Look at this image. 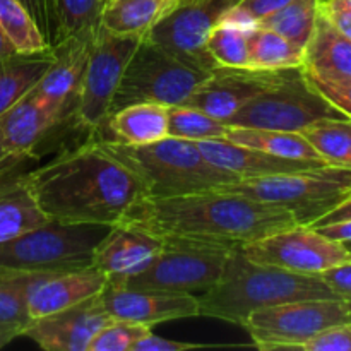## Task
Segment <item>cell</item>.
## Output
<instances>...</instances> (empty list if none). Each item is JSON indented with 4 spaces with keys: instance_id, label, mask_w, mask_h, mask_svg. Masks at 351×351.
Segmentation results:
<instances>
[{
    "instance_id": "1",
    "label": "cell",
    "mask_w": 351,
    "mask_h": 351,
    "mask_svg": "<svg viewBox=\"0 0 351 351\" xmlns=\"http://www.w3.org/2000/svg\"><path fill=\"white\" fill-rule=\"evenodd\" d=\"M41 211L60 223L117 225L141 199L144 182L103 141H88L24 173Z\"/></svg>"
},
{
    "instance_id": "2",
    "label": "cell",
    "mask_w": 351,
    "mask_h": 351,
    "mask_svg": "<svg viewBox=\"0 0 351 351\" xmlns=\"http://www.w3.org/2000/svg\"><path fill=\"white\" fill-rule=\"evenodd\" d=\"M120 223L160 239L209 243L232 250L297 225L291 213L280 206L221 189L177 197H144Z\"/></svg>"
},
{
    "instance_id": "3",
    "label": "cell",
    "mask_w": 351,
    "mask_h": 351,
    "mask_svg": "<svg viewBox=\"0 0 351 351\" xmlns=\"http://www.w3.org/2000/svg\"><path fill=\"white\" fill-rule=\"evenodd\" d=\"M312 298L338 297L321 276L256 264L247 259L242 250L235 249L228 256L218 283L202 291L197 300L199 315L242 328L254 311Z\"/></svg>"
},
{
    "instance_id": "4",
    "label": "cell",
    "mask_w": 351,
    "mask_h": 351,
    "mask_svg": "<svg viewBox=\"0 0 351 351\" xmlns=\"http://www.w3.org/2000/svg\"><path fill=\"white\" fill-rule=\"evenodd\" d=\"M101 141L117 160L144 182L147 197H177L213 191L240 180L237 175L213 165L194 141L167 136L144 146Z\"/></svg>"
},
{
    "instance_id": "5",
    "label": "cell",
    "mask_w": 351,
    "mask_h": 351,
    "mask_svg": "<svg viewBox=\"0 0 351 351\" xmlns=\"http://www.w3.org/2000/svg\"><path fill=\"white\" fill-rule=\"evenodd\" d=\"M110 228V225L99 223H60L50 219L38 228L0 243V269L65 273L93 266V252Z\"/></svg>"
},
{
    "instance_id": "6",
    "label": "cell",
    "mask_w": 351,
    "mask_h": 351,
    "mask_svg": "<svg viewBox=\"0 0 351 351\" xmlns=\"http://www.w3.org/2000/svg\"><path fill=\"white\" fill-rule=\"evenodd\" d=\"M221 191L249 195L291 213L297 225H312L351 195V168L324 165L295 173L242 178Z\"/></svg>"
},
{
    "instance_id": "7",
    "label": "cell",
    "mask_w": 351,
    "mask_h": 351,
    "mask_svg": "<svg viewBox=\"0 0 351 351\" xmlns=\"http://www.w3.org/2000/svg\"><path fill=\"white\" fill-rule=\"evenodd\" d=\"M209 74L211 71L187 64L160 43L143 36L123 71L110 115L134 103L184 105Z\"/></svg>"
},
{
    "instance_id": "8",
    "label": "cell",
    "mask_w": 351,
    "mask_h": 351,
    "mask_svg": "<svg viewBox=\"0 0 351 351\" xmlns=\"http://www.w3.org/2000/svg\"><path fill=\"white\" fill-rule=\"evenodd\" d=\"M322 119L346 117L317 91L304 67H295L283 81L250 99L225 123L243 129L302 132Z\"/></svg>"
},
{
    "instance_id": "9",
    "label": "cell",
    "mask_w": 351,
    "mask_h": 351,
    "mask_svg": "<svg viewBox=\"0 0 351 351\" xmlns=\"http://www.w3.org/2000/svg\"><path fill=\"white\" fill-rule=\"evenodd\" d=\"M343 322H351L350 304L341 298H312L254 311L242 328L259 350H302L322 329Z\"/></svg>"
},
{
    "instance_id": "10",
    "label": "cell",
    "mask_w": 351,
    "mask_h": 351,
    "mask_svg": "<svg viewBox=\"0 0 351 351\" xmlns=\"http://www.w3.org/2000/svg\"><path fill=\"white\" fill-rule=\"evenodd\" d=\"M163 249L156 259L136 276L119 285L130 288H151L167 291H206L221 278L232 249L163 239ZM235 250V249H233Z\"/></svg>"
},
{
    "instance_id": "11",
    "label": "cell",
    "mask_w": 351,
    "mask_h": 351,
    "mask_svg": "<svg viewBox=\"0 0 351 351\" xmlns=\"http://www.w3.org/2000/svg\"><path fill=\"white\" fill-rule=\"evenodd\" d=\"M139 41L141 38L137 36L110 33L99 24L93 38L88 67L74 108L79 125L91 130L106 125L123 71Z\"/></svg>"
},
{
    "instance_id": "12",
    "label": "cell",
    "mask_w": 351,
    "mask_h": 351,
    "mask_svg": "<svg viewBox=\"0 0 351 351\" xmlns=\"http://www.w3.org/2000/svg\"><path fill=\"white\" fill-rule=\"evenodd\" d=\"M240 250L256 264L315 276L351 259L345 243L322 235L317 228L308 225L280 230L247 243Z\"/></svg>"
},
{
    "instance_id": "13",
    "label": "cell",
    "mask_w": 351,
    "mask_h": 351,
    "mask_svg": "<svg viewBox=\"0 0 351 351\" xmlns=\"http://www.w3.org/2000/svg\"><path fill=\"white\" fill-rule=\"evenodd\" d=\"M240 0H178L146 34L187 64L204 71L216 67L206 48L209 33Z\"/></svg>"
},
{
    "instance_id": "14",
    "label": "cell",
    "mask_w": 351,
    "mask_h": 351,
    "mask_svg": "<svg viewBox=\"0 0 351 351\" xmlns=\"http://www.w3.org/2000/svg\"><path fill=\"white\" fill-rule=\"evenodd\" d=\"M290 72L291 69L267 71V69L218 65L184 105L194 106L221 122H226L250 99L283 81Z\"/></svg>"
},
{
    "instance_id": "15",
    "label": "cell",
    "mask_w": 351,
    "mask_h": 351,
    "mask_svg": "<svg viewBox=\"0 0 351 351\" xmlns=\"http://www.w3.org/2000/svg\"><path fill=\"white\" fill-rule=\"evenodd\" d=\"M106 314L112 319L153 326L178 319L199 317V300L185 291L130 288L108 283L99 293Z\"/></svg>"
},
{
    "instance_id": "16",
    "label": "cell",
    "mask_w": 351,
    "mask_h": 351,
    "mask_svg": "<svg viewBox=\"0 0 351 351\" xmlns=\"http://www.w3.org/2000/svg\"><path fill=\"white\" fill-rule=\"evenodd\" d=\"M95 33L72 34L51 45L50 65L33 88L34 95L57 117L58 122L71 106L75 108Z\"/></svg>"
},
{
    "instance_id": "17",
    "label": "cell",
    "mask_w": 351,
    "mask_h": 351,
    "mask_svg": "<svg viewBox=\"0 0 351 351\" xmlns=\"http://www.w3.org/2000/svg\"><path fill=\"white\" fill-rule=\"evenodd\" d=\"M110 321L98 293L64 311L33 319L24 336L47 351H88L93 338Z\"/></svg>"
},
{
    "instance_id": "18",
    "label": "cell",
    "mask_w": 351,
    "mask_h": 351,
    "mask_svg": "<svg viewBox=\"0 0 351 351\" xmlns=\"http://www.w3.org/2000/svg\"><path fill=\"white\" fill-rule=\"evenodd\" d=\"M163 239L136 226L117 223L93 252V266L108 283H122L143 273L163 249Z\"/></svg>"
},
{
    "instance_id": "19",
    "label": "cell",
    "mask_w": 351,
    "mask_h": 351,
    "mask_svg": "<svg viewBox=\"0 0 351 351\" xmlns=\"http://www.w3.org/2000/svg\"><path fill=\"white\" fill-rule=\"evenodd\" d=\"M106 276L95 266L65 273H36L27 288V307L33 319L64 311L101 293Z\"/></svg>"
},
{
    "instance_id": "20",
    "label": "cell",
    "mask_w": 351,
    "mask_h": 351,
    "mask_svg": "<svg viewBox=\"0 0 351 351\" xmlns=\"http://www.w3.org/2000/svg\"><path fill=\"white\" fill-rule=\"evenodd\" d=\"M202 154L216 167L230 171L242 178L271 177V175L295 173V171L311 170V168L324 167V161L307 160H288V158L274 156L266 151L254 149V147L240 146L228 139H209L199 141Z\"/></svg>"
},
{
    "instance_id": "21",
    "label": "cell",
    "mask_w": 351,
    "mask_h": 351,
    "mask_svg": "<svg viewBox=\"0 0 351 351\" xmlns=\"http://www.w3.org/2000/svg\"><path fill=\"white\" fill-rule=\"evenodd\" d=\"M55 123H58L57 117L31 89L0 115V136L9 158L24 163Z\"/></svg>"
},
{
    "instance_id": "22",
    "label": "cell",
    "mask_w": 351,
    "mask_h": 351,
    "mask_svg": "<svg viewBox=\"0 0 351 351\" xmlns=\"http://www.w3.org/2000/svg\"><path fill=\"white\" fill-rule=\"evenodd\" d=\"M304 71L322 81L351 79V40L319 9L312 36L304 48Z\"/></svg>"
},
{
    "instance_id": "23",
    "label": "cell",
    "mask_w": 351,
    "mask_h": 351,
    "mask_svg": "<svg viewBox=\"0 0 351 351\" xmlns=\"http://www.w3.org/2000/svg\"><path fill=\"white\" fill-rule=\"evenodd\" d=\"M50 221L41 211L24 173L0 177V243Z\"/></svg>"
},
{
    "instance_id": "24",
    "label": "cell",
    "mask_w": 351,
    "mask_h": 351,
    "mask_svg": "<svg viewBox=\"0 0 351 351\" xmlns=\"http://www.w3.org/2000/svg\"><path fill=\"white\" fill-rule=\"evenodd\" d=\"M167 110L158 103H134L110 115L106 125L119 143L144 146L168 136Z\"/></svg>"
},
{
    "instance_id": "25",
    "label": "cell",
    "mask_w": 351,
    "mask_h": 351,
    "mask_svg": "<svg viewBox=\"0 0 351 351\" xmlns=\"http://www.w3.org/2000/svg\"><path fill=\"white\" fill-rule=\"evenodd\" d=\"M178 0H110L101 12V27L119 36L143 38Z\"/></svg>"
},
{
    "instance_id": "26",
    "label": "cell",
    "mask_w": 351,
    "mask_h": 351,
    "mask_svg": "<svg viewBox=\"0 0 351 351\" xmlns=\"http://www.w3.org/2000/svg\"><path fill=\"white\" fill-rule=\"evenodd\" d=\"M50 62V48L38 53H14L0 60V115L40 82Z\"/></svg>"
},
{
    "instance_id": "27",
    "label": "cell",
    "mask_w": 351,
    "mask_h": 351,
    "mask_svg": "<svg viewBox=\"0 0 351 351\" xmlns=\"http://www.w3.org/2000/svg\"><path fill=\"white\" fill-rule=\"evenodd\" d=\"M225 139L240 144V146L266 151V153L274 154V156L288 158V160L324 161L319 156L317 151L312 147V144L302 136V132L230 127Z\"/></svg>"
},
{
    "instance_id": "28",
    "label": "cell",
    "mask_w": 351,
    "mask_h": 351,
    "mask_svg": "<svg viewBox=\"0 0 351 351\" xmlns=\"http://www.w3.org/2000/svg\"><path fill=\"white\" fill-rule=\"evenodd\" d=\"M36 273L0 269V335L24 336L33 317L27 307V288Z\"/></svg>"
},
{
    "instance_id": "29",
    "label": "cell",
    "mask_w": 351,
    "mask_h": 351,
    "mask_svg": "<svg viewBox=\"0 0 351 351\" xmlns=\"http://www.w3.org/2000/svg\"><path fill=\"white\" fill-rule=\"evenodd\" d=\"M249 67L267 71L304 67V50L281 34L256 26L249 34Z\"/></svg>"
},
{
    "instance_id": "30",
    "label": "cell",
    "mask_w": 351,
    "mask_h": 351,
    "mask_svg": "<svg viewBox=\"0 0 351 351\" xmlns=\"http://www.w3.org/2000/svg\"><path fill=\"white\" fill-rule=\"evenodd\" d=\"M321 0H291L288 5L269 14L257 23L259 27L274 31L304 50L315 27Z\"/></svg>"
},
{
    "instance_id": "31",
    "label": "cell",
    "mask_w": 351,
    "mask_h": 351,
    "mask_svg": "<svg viewBox=\"0 0 351 351\" xmlns=\"http://www.w3.org/2000/svg\"><path fill=\"white\" fill-rule=\"evenodd\" d=\"M302 136L312 144L328 165L350 167L351 122L350 119H322L302 130ZM351 168V167H350Z\"/></svg>"
},
{
    "instance_id": "32",
    "label": "cell",
    "mask_w": 351,
    "mask_h": 351,
    "mask_svg": "<svg viewBox=\"0 0 351 351\" xmlns=\"http://www.w3.org/2000/svg\"><path fill=\"white\" fill-rule=\"evenodd\" d=\"M0 29L17 53H38L50 48L33 16L19 0H0Z\"/></svg>"
},
{
    "instance_id": "33",
    "label": "cell",
    "mask_w": 351,
    "mask_h": 351,
    "mask_svg": "<svg viewBox=\"0 0 351 351\" xmlns=\"http://www.w3.org/2000/svg\"><path fill=\"white\" fill-rule=\"evenodd\" d=\"M168 136L199 143V141L223 139L230 127L202 110L187 105L168 106Z\"/></svg>"
},
{
    "instance_id": "34",
    "label": "cell",
    "mask_w": 351,
    "mask_h": 351,
    "mask_svg": "<svg viewBox=\"0 0 351 351\" xmlns=\"http://www.w3.org/2000/svg\"><path fill=\"white\" fill-rule=\"evenodd\" d=\"M250 31L226 23H218L213 27L206 48L216 67H249Z\"/></svg>"
},
{
    "instance_id": "35",
    "label": "cell",
    "mask_w": 351,
    "mask_h": 351,
    "mask_svg": "<svg viewBox=\"0 0 351 351\" xmlns=\"http://www.w3.org/2000/svg\"><path fill=\"white\" fill-rule=\"evenodd\" d=\"M57 16V38L81 33H95L101 23L105 0H53Z\"/></svg>"
},
{
    "instance_id": "36",
    "label": "cell",
    "mask_w": 351,
    "mask_h": 351,
    "mask_svg": "<svg viewBox=\"0 0 351 351\" xmlns=\"http://www.w3.org/2000/svg\"><path fill=\"white\" fill-rule=\"evenodd\" d=\"M151 332L149 326L112 319L89 343L88 351H132L134 345Z\"/></svg>"
},
{
    "instance_id": "37",
    "label": "cell",
    "mask_w": 351,
    "mask_h": 351,
    "mask_svg": "<svg viewBox=\"0 0 351 351\" xmlns=\"http://www.w3.org/2000/svg\"><path fill=\"white\" fill-rule=\"evenodd\" d=\"M304 351H351V322L331 326L304 343Z\"/></svg>"
},
{
    "instance_id": "38",
    "label": "cell",
    "mask_w": 351,
    "mask_h": 351,
    "mask_svg": "<svg viewBox=\"0 0 351 351\" xmlns=\"http://www.w3.org/2000/svg\"><path fill=\"white\" fill-rule=\"evenodd\" d=\"M311 77V75H308ZM317 91L343 113L346 119L351 120V79L343 81H322V79L311 77Z\"/></svg>"
},
{
    "instance_id": "39",
    "label": "cell",
    "mask_w": 351,
    "mask_h": 351,
    "mask_svg": "<svg viewBox=\"0 0 351 351\" xmlns=\"http://www.w3.org/2000/svg\"><path fill=\"white\" fill-rule=\"evenodd\" d=\"M19 2L33 16L34 23L38 24L43 36L47 38L48 45L51 47L57 38V16H55L53 0H19Z\"/></svg>"
},
{
    "instance_id": "40",
    "label": "cell",
    "mask_w": 351,
    "mask_h": 351,
    "mask_svg": "<svg viewBox=\"0 0 351 351\" xmlns=\"http://www.w3.org/2000/svg\"><path fill=\"white\" fill-rule=\"evenodd\" d=\"M335 295L351 305V259L319 274Z\"/></svg>"
},
{
    "instance_id": "41",
    "label": "cell",
    "mask_w": 351,
    "mask_h": 351,
    "mask_svg": "<svg viewBox=\"0 0 351 351\" xmlns=\"http://www.w3.org/2000/svg\"><path fill=\"white\" fill-rule=\"evenodd\" d=\"M211 348V345H202V343H187V341H173V339L161 338V336L149 332L143 339L134 345L132 351H189Z\"/></svg>"
},
{
    "instance_id": "42",
    "label": "cell",
    "mask_w": 351,
    "mask_h": 351,
    "mask_svg": "<svg viewBox=\"0 0 351 351\" xmlns=\"http://www.w3.org/2000/svg\"><path fill=\"white\" fill-rule=\"evenodd\" d=\"M321 9L329 21L351 40V0H321Z\"/></svg>"
},
{
    "instance_id": "43",
    "label": "cell",
    "mask_w": 351,
    "mask_h": 351,
    "mask_svg": "<svg viewBox=\"0 0 351 351\" xmlns=\"http://www.w3.org/2000/svg\"><path fill=\"white\" fill-rule=\"evenodd\" d=\"M291 0H240L237 3L240 10L247 14L252 21H256V26L261 19H264L269 14L276 12V10L283 9L285 5H288Z\"/></svg>"
},
{
    "instance_id": "44",
    "label": "cell",
    "mask_w": 351,
    "mask_h": 351,
    "mask_svg": "<svg viewBox=\"0 0 351 351\" xmlns=\"http://www.w3.org/2000/svg\"><path fill=\"white\" fill-rule=\"evenodd\" d=\"M348 219H351V197L339 202V204L335 206L331 211H328L324 216H321L317 221H314L308 226L319 228V226H326V225H331V223H339V221H348Z\"/></svg>"
},
{
    "instance_id": "45",
    "label": "cell",
    "mask_w": 351,
    "mask_h": 351,
    "mask_svg": "<svg viewBox=\"0 0 351 351\" xmlns=\"http://www.w3.org/2000/svg\"><path fill=\"white\" fill-rule=\"evenodd\" d=\"M19 165H21L19 161L9 158V154H7V151H5V146H3L2 136H0V177L16 171V168L19 167Z\"/></svg>"
},
{
    "instance_id": "46",
    "label": "cell",
    "mask_w": 351,
    "mask_h": 351,
    "mask_svg": "<svg viewBox=\"0 0 351 351\" xmlns=\"http://www.w3.org/2000/svg\"><path fill=\"white\" fill-rule=\"evenodd\" d=\"M17 53L16 50L12 48V45L9 43V40L5 38V34L2 33V29H0V60H3V58L10 57V55Z\"/></svg>"
},
{
    "instance_id": "47",
    "label": "cell",
    "mask_w": 351,
    "mask_h": 351,
    "mask_svg": "<svg viewBox=\"0 0 351 351\" xmlns=\"http://www.w3.org/2000/svg\"><path fill=\"white\" fill-rule=\"evenodd\" d=\"M10 341H14V339L9 338V336H5V335H0V350H2L3 346L9 345Z\"/></svg>"
},
{
    "instance_id": "48",
    "label": "cell",
    "mask_w": 351,
    "mask_h": 351,
    "mask_svg": "<svg viewBox=\"0 0 351 351\" xmlns=\"http://www.w3.org/2000/svg\"><path fill=\"white\" fill-rule=\"evenodd\" d=\"M350 122H351V120H350ZM350 167H351V151H350Z\"/></svg>"
},
{
    "instance_id": "49",
    "label": "cell",
    "mask_w": 351,
    "mask_h": 351,
    "mask_svg": "<svg viewBox=\"0 0 351 351\" xmlns=\"http://www.w3.org/2000/svg\"><path fill=\"white\" fill-rule=\"evenodd\" d=\"M106 2H110V0H105V3H106Z\"/></svg>"
},
{
    "instance_id": "50",
    "label": "cell",
    "mask_w": 351,
    "mask_h": 351,
    "mask_svg": "<svg viewBox=\"0 0 351 351\" xmlns=\"http://www.w3.org/2000/svg\"><path fill=\"white\" fill-rule=\"evenodd\" d=\"M350 197H351V195H350Z\"/></svg>"
}]
</instances>
